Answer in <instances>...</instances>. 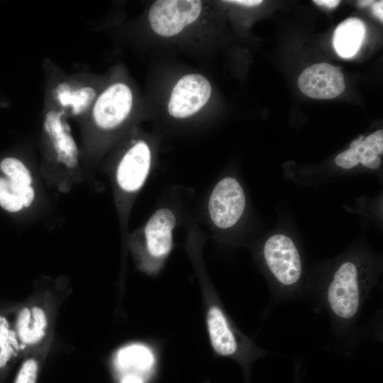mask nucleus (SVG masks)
<instances>
[{"mask_svg": "<svg viewBox=\"0 0 383 383\" xmlns=\"http://www.w3.org/2000/svg\"><path fill=\"white\" fill-rule=\"evenodd\" d=\"M313 1L317 5L325 6L328 9H333L340 3L338 0H314Z\"/></svg>", "mask_w": 383, "mask_h": 383, "instance_id": "25", "label": "nucleus"}, {"mask_svg": "<svg viewBox=\"0 0 383 383\" xmlns=\"http://www.w3.org/2000/svg\"><path fill=\"white\" fill-rule=\"evenodd\" d=\"M31 321L30 309L24 307L21 309L17 316L16 327L21 341L27 345Z\"/></svg>", "mask_w": 383, "mask_h": 383, "instance_id": "21", "label": "nucleus"}, {"mask_svg": "<svg viewBox=\"0 0 383 383\" xmlns=\"http://www.w3.org/2000/svg\"><path fill=\"white\" fill-rule=\"evenodd\" d=\"M112 363L118 383H155L160 350L151 340L130 343L117 349Z\"/></svg>", "mask_w": 383, "mask_h": 383, "instance_id": "3", "label": "nucleus"}, {"mask_svg": "<svg viewBox=\"0 0 383 383\" xmlns=\"http://www.w3.org/2000/svg\"><path fill=\"white\" fill-rule=\"evenodd\" d=\"M21 185L11 182L7 177H0V206L11 212H18L23 209L20 196Z\"/></svg>", "mask_w": 383, "mask_h": 383, "instance_id": "15", "label": "nucleus"}, {"mask_svg": "<svg viewBox=\"0 0 383 383\" xmlns=\"http://www.w3.org/2000/svg\"><path fill=\"white\" fill-rule=\"evenodd\" d=\"M18 348L15 333L9 329L7 319L0 316V368L10 360L14 349Z\"/></svg>", "mask_w": 383, "mask_h": 383, "instance_id": "17", "label": "nucleus"}, {"mask_svg": "<svg viewBox=\"0 0 383 383\" xmlns=\"http://www.w3.org/2000/svg\"><path fill=\"white\" fill-rule=\"evenodd\" d=\"M133 105V94L130 87L123 82H115L99 94L85 119L94 128L109 131L128 118Z\"/></svg>", "mask_w": 383, "mask_h": 383, "instance_id": "6", "label": "nucleus"}, {"mask_svg": "<svg viewBox=\"0 0 383 383\" xmlns=\"http://www.w3.org/2000/svg\"><path fill=\"white\" fill-rule=\"evenodd\" d=\"M372 283L365 266L350 260L339 265L323 293L325 305L337 325L346 327L357 318Z\"/></svg>", "mask_w": 383, "mask_h": 383, "instance_id": "2", "label": "nucleus"}, {"mask_svg": "<svg viewBox=\"0 0 383 383\" xmlns=\"http://www.w3.org/2000/svg\"><path fill=\"white\" fill-rule=\"evenodd\" d=\"M211 90L209 81L203 75L189 74L182 77L171 92L170 114L177 118L194 115L207 103Z\"/></svg>", "mask_w": 383, "mask_h": 383, "instance_id": "11", "label": "nucleus"}, {"mask_svg": "<svg viewBox=\"0 0 383 383\" xmlns=\"http://www.w3.org/2000/svg\"><path fill=\"white\" fill-rule=\"evenodd\" d=\"M175 222V216L170 209H160L146 223L144 231L145 247L140 265L147 272L156 273L171 252Z\"/></svg>", "mask_w": 383, "mask_h": 383, "instance_id": "8", "label": "nucleus"}, {"mask_svg": "<svg viewBox=\"0 0 383 383\" xmlns=\"http://www.w3.org/2000/svg\"><path fill=\"white\" fill-rule=\"evenodd\" d=\"M43 131L50 157L54 163L65 172L77 174L80 170L79 150L67 116L47 104L44 109Z\"/></svg>", "mask_w": 383, "mask_h": 383, "instance_id": "5", "label": "nucleus"}, {"mask_svg": "<svg viewBox=\"0 0 383 383\" xmlns=\"http://www.w3.org/2000/svg\"><path fill=\"white\" fill-rule=\"evenodd\" d=\"M226 3L235 4L241 6H255L260 5L262 3L261 0H231V1H224Z\"/></svg>", "mask_w": 383, "mask_h": 383, "instance_id": "23", "label": "nucleus"}, {"mask_svg": "<svg viewBox=\"0 0 383 383\" xmlns=\"http://www.w3.org/2000/svg\"><path fill=\"white\" fill-rule=\"evenodd\" d=\"M245 207L244 191L234 178L226 177L214 187L209 201V211L213 223L221 228L235 225Z\"/></svg>", "mask_w": 383, "mask_h": 383, "instance_id": "10", "label": "nucleus"}, {"mask_svg": "<svg viewBox=\"0 0 383 383\" xmlns=\"http://www.w3.org/2000/svg\"><path fill=\"white\" fill-rule=\"evenodd\" d=\"M48 87V104L67 118H86L99 93L89 76L52 75Z\"/></svg>", "mask_w": 383, "mask_h": 383, "instance_id": "4", "label": "nucleus"}, {"mask_svg": "<svg viewBox=\"0 0 383 383\" xmlns=\"http://www.w3.org/2000/svg\"><path fill=\"white\" fill-rule=\"evenodd\" d=\"M201 296L206 331L213 353L235 361L242 368L245 380H248L252 363L267 353L240 331L218 294L209 284H204Z\"/></svg>", "mask_w": 383, "mask_h": 383, "instance_id": "1", "label": "nucleus"}, {"mask_svg": "<svg viewBox=\"0 0 383 383\" xmlns=\"http://www.w3.org/2000/svg\"><path fill=\"white\" fill-rule=\"evenodd\" d=\"M365 35V26L358 18H348L335 28L333 44L337 54L343 58H351L360 50Z\"/></svg>", "mask_w": 383, "mask_h": 383, "instance_id": "14", "label": "nucleus"}, {"mask_svg": "<svg viewBox=\"0 0 383 383\" xmlns=\"http://www.w3.org/2000/svg\"><path fill=\"white\" fill-rule=\"evenodd\" d=\"M150 150L144 141L133 144L124 153L116 169V179L123 192L132 193L143 185L150 167Z\"/></svg>", "mask_w": 383, "mask_h": 383, "instance_id": "13", "label": "nucleus"}, {"mask_svg": "<svg viewBox=\"0 0 383 383\" xmlns=\"http://www.w3.org/2000/svg\"><path fill=\"white\" fill-rule=\"evenodd\" d=\"M374 2V1H370V0H363V1H360L358 2V5L360 7H366L367 6L372 5Z\"/></svg>", "mask_w": 383, "mask_h": 383, "instance_id": "26", "label": "nucleus"}, {"mask_svg": "<svg viewBox=\"0 0 383 383\" xmlns=\"http://www.w3.org/2000/svg\"><path fill=\"white\" fill-rule=\"evenodd\" d=\"M1 171L11 182L24 185H32L33 177L26 165L20 160L8 157L0 163Z\"/></svg>", "mask_w": 383, "mask_h": 383, "instance_id": "16", "label": "nucleus"}, {"mask_svg": "<svg viewBox=\"0 0 383 383\" xmlns=\"http://www.w3.org/2000/svg\"><path fill=\"white\" fill-rule=\"evenodd\" d=\"M298 85L304 94L318 99L335 98L345 88L340 69L327 63L314 64L305 69L299 77Z\"/></svg>", "mask_w": 383, "mask_h": 383, "instance_id": "12", "label": "nucleus"}, {"mask_svg": "<svg viewBox=\"0 0 383 383\" xmlns=\"http://www.w3.org/2000/svg\"><path fill=\"white\" fill-rule=\"evenodd\" d=\"M372 13L381 21H383V1L374 2L372 5Z\"/></svg>", "mask_w": 383, "mask_h": 383, "instance_id": "24", "label": "nucleus"}, {"mask_svg": "<svg viewBox=\"0 0 383 383\" xmlns=\"http://www.w3.org/2000/svg\"><path fill=\"white\" fill-rule=\"evenodd\" d=\"M38 370L37 361L33 358L27 359L23 362L14 383H35Z\"/></svg>", "mask_w": 383, "mask_h": 383, "instance_id": "20", "label": "nucleus"}, {"mask_svg": "<svg viewBox=\"0 0 383 383\" xmlns=\"http://www.w3.org/2000/svg\"><path fill=\"white\" fill-rule=\"evenodd\" d=\"M267 267L277 282L291 290L299 282L302 265L299 252L293 240L282 234L270 237L263 248Z\"/></svg>", "mask_w": 383, "mask_h": 383, "instance_id": "7", "label": "nucleus"}, {"mask_svg": "<svg viewBox=\"0 0 383 383\" xmlns=\"http://www.w3.org/2000/svg\"><path fill=\"white\" fill-rule=\"evenodd\" d=\"M201 10L202 2L198 0H158L152 5L148 19L155 33L171 37L194 23Z\"/></svg>", "mask_w": 383, "mask_h": 383, "instance_id": "9", "label": "nucleus"}, {"mask_svg": "<svg viewBox=\"0 0 383 383\" xmlns=\"http://www.w3.org/2000/svg\"><path fill=\"white\" fill-rule=\"evenodd\" d=\"M20 196L23 201V206L28 208L35 199V193L32 185H21L20 188Z\"/></svg>", "mask_w": 383, "mask_h": 383, "instance_id": "22", "label": "nucleus"}, {"mask_svg": "<svg viewBox=\"0 0 383 383\" xmlns=\"http://www.w3.org/2000/svg\"><path fill=\"white\" fill-rule=\"evenodd\" d=\"M364 138L363 136H360L354 140L349 149L337 155L335 159V164L343 169H350L357 165L364 151L362 145Z\"/></svg>", "mask_w": 383, "mask_h": 383, "instance_id": "19", "label": "nucleus"}, {"mask_svg": "<svg viewBox=\"0 0 383 383\" xmlns=\"http://www.w3.org/2000/svg\"><path fill=\"white\" fill-rule=\"evenodd\" d=\"M203 383H209V380H206V381H205V382H203Z\"/></svg>", "mask_w": 383, "mask_h": 383, "instance_id": "27", "label": "nucleus"}, {"mask_svg": "<svg viewBox=\"0 0 383 383\" xmlns=\"http://www.w3.org/2000/svg\"><path fill=\"white\" fill-rule=\"evenodd\" d=\"M31 321L27 345H35L45 336L47 327V317L43 309L34 306L30 309Z\"/></svg>", "mask_w": 383, "mask_h": 383, "instance_id": "18", "label": "nucleus"}]
</instances>
